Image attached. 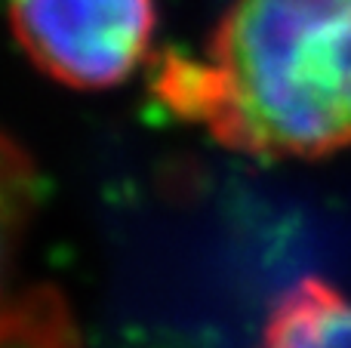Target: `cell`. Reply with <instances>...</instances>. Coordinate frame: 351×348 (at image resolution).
<instances>
[{
	"mask_svg": "<svg viewBox=\"0 0 351 348\" xmlns=\"http://www.w3.org/2000/svg\"><path fill=\"white\" fill-rule=\"evenodd\" d=\"M152 92L237 154L317 160L346 151L351 0H228L197 55H158Z\"/></svg>",
	"mask_w": 351,
	"mask_h": 348,
	"instance_id": "1",
	"label": "cell"
},
{
	"mask_svg": "<svg viewBox=\"0 0 351 348\" xmlns=\"http://www.w3.org/2000/svg\"><path fill=\"white\" fill-rule=\"evenodd\" d=\"M6 348H74L59 302L43 290L22 296L19 312L6 314Z\"/></svg>",
	"mask_w": 351,
	"mask_h": 348,
	"instance_id": "4",
	"label": "cell"
},
{
	"mask_svg": "<svg viewBox=\"0 0 351 348\" xmlns=\"http://www.w3.org/2000/svg\"><path fill=\"white\" fill-rule=\"evenodd\" d=\"M259 348H351V296L302 277L274 302Z\"/></svg>",
	"mask_w": 351,
	"mask_h": 348,
	"instance_id": "3",
	"label": "cell"
},
{
	"mask_svg": "<svg viewBox=\"0 0 351 348\" xmlns=\"http://www.w3.org/2000/svg\"><path fill=\"white\" fill-rule=\"evenodd\" d=\"M10 28L49 80L80 92L111 90L145 62L154 0H10Z\"/></svg>",
	"mask_w": 351,
	"mask_h": 348,
	"instance_id": "2",
	"label": "cell"
}]
</instances>
